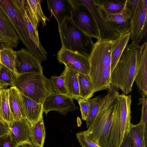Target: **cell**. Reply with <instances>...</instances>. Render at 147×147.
Here are the masks:
<instances>
[{"label": "cell", "instance_id": "cell-19", "mask_svg": "<svg viewBox=\"0 0 147 147\" xmlns=\"http://www.w3.org/2000/svg\"><path fill=\"white\" fill-rule=\"evenodd\" d=\"M120 104L116 99L110 128L108 147H118L120 138Z\"/></svg>", "mask_w": 147, "mask_h": 147}, {"label": "cell", "instance_id": "cell-28", "mask_svg": "<svg viewBox=\"0 0 147 147\" xmlns=\"http://www.w3.org/2000/svg\"><path fill=\"white\" fill-rule=\"evenodd\" d=\"M77 77L80 99L85 100L90 99L93 96L94 92L89 75L78 73Z\"/></svg>", "mask_w": 147, "mask_h": 147}, {"label": "cell", "instance_id": "cell-18", "mask_svg": "<svg viewBox=\"0 0 147 147\" xmlns=\"http://www.w3.org/2000/svg\"><path fill=\"white\" fill-rule=\"evenodd\" d=\"M39 0H25V7L28 15L34 28L37 29L40 22L43 27L47 24L46 22L49 19L43 12Z\"/></svg>", "mask_w": 147, "mask_h": 147}, {"label": "cell", "instance_id": "cell-16", "mask_svg": "<svg viewBox=\"0 0 147 147\" xmlns=\"http://www.w3.org/2000/svg\"><path fill=\"white\" fill-rule=\"evenodd\" d=\"M48 9L56 19L58 26L66 18L70 19L72 5L70 0H47Z\"/></svg>", "mask_w": 147, "mask_h": 147}, {"label": "cell", "instance_id": "cell-29", "mask_svg": "<svg viewBox=\"0 0 147 147\" xmlns=\"http://www.w3.org/2000/svg\"><path fill=\"white\" fill-rule=\"evenodd\" d=\"M94 4L100 7L102 10L113 14L121 12L126 0H92Z\"/></svg>", "mask_w": 147, "mask_h": 147}, {"label": "cell", "instance_id": "cell-38", "mask_svg": "<svg viewBox=\"0 0 147 147\" xmlns=\"http://www.w3.org/2000/svg\"><path fill=\"white\" fill-rule=\"evenodd\" d=\"M22 147H34L28 145H25L24 146H22Z\"/></svg>", "mask_w": 147, "mask_h": 147}, {"label": "cell", "instance_id": "cell-40", "mask_svg": "<svg viewBox=\"0 0 147 147\" xmlns=\"http://www.w3.org/2000/svg\"></svg>", "mask_w": 147, "mask_h": 147}, {"label": "cell", "instance_id": "cell-32", "mask_svg": "<svg viewBox=\"0 0 147 147\" xmlns=\"http://www.w3.org/2000/svg\"><path fill=\"white\" fill-rule=\"evenodd\" d=\"M49 79L54 93L68 96L67 90L65 83V75L63 72L60 76H52Z\"/></svg>", "mask_w": 147, "mask_h": 147}, {"label": "cell", "instance_id": "cell-21", "mask_svg": "<svg viewBox=\"0 0 147 147\" xmlns=\"http://www.w3.org/2000/svg\"><path fill=\"white\" fill-rule=\"evenodd\" d=\"M22 95L26 119L31 126H33L43 117V105L36 102L22 94Z\"/></svg>", "mask_w": 147, "mask_h": 147}, {"label": "cell", "instance_id": "cell-25", "mask_svg": "<svg viewBox=\"0 0 147 147\" xmlns=\"http://www.w3.org/2000/svg\"><path fill=\"white\" fill-rule=\"evenodd\" d=\"M29 132L30 146L43 147L46 132L43 117L34 125H30Z\"/></svg>", "mask_w": 147, "mask_h": 147}, {"label": "cell", "instance_id": "cell-3", "mask_svg": "<svg viewBox=\"0 0 147 147\" xmlns=\"http://www.w3.org/2000/svg\"><path fill=\"white\" fill-rule=\"evenodd\" d=\"M104 96L98 113L87 130L83 133L95 144L108 147L115 101L119 94L117 89L111 86Z\"/></svg>", "mask_w": 147, "mask_h": 147}, {"label": "cell", "instance_id": "cell-39", "mask_svg": "<svg viewBox=\"0 0 147 147\" xmlns=\"http://www.w3.org/2000/svg\"><path fill=\"white\" fill-rule=\"evenodd\" d=\"M1 88H0V90H1Z\"/></svg>", "mask_w": 147, "mask_h": 147}, {"label": "cell", "instance_id": "cell-4", "mask_svg": "<svg viewBox=\"0 0 147 147\" xmlns=\"http://www.w3.org/2000/svg\"><path fill=\"white\" fill-rule=\"evenodd\" d=\"M140 47L139 44L133 42L128 45L111 75V86L120 89L126 95L132 90Z\"/></svg>", "mask_w": 147, "mask_h": 147}, {"label": "cell", "instance_id": "cell-26", "mask_svg": "<svg viewBox=\"0 0 147 147\" xmlns=\"http://www.w3.org/2000/svg\"><path fill=\"white\" fill-rule=\"evenodd\" d=\"M16 51L12 47L0 44V64L9 69L18 76L16 67Z\"/></svg>", "mask_w": 147, "mask_h": 147}, {"label": "cell", "instance_id": "cell-13", "mask_svg": "<svg viewBox=\"0 0 147 147\" xmlns=\"http://www.w3.org/2000/svg\"><path fill=\"white\" fill-rule=\"evenodd\" d=\"M134 81L142 95L147 94V42L140 46L137 59Z\"/></svg>", "mask_w": 147, "mask_h": 147}, {"label": "cell", "instance_id": "cell-24", "mask_svg": "<svg viewBox=\"0 0 147 147\" xmlns=\"http://www.w3.org/2000/svg\"><path fill=\"white\" fill-rule=\"evenodd\" d=\"M65 75V81L68 92V96L78 101L80 99L78 82V72L65 67L63 72Z\"/></svg>", "mask_w": 147, "mask_h": 147}, {"label": "cell", "instance_id": "cell-35", "mask_svg": "<svg viewBox=\"0 0 147 147\" xmlns=\"http://www.w3.org/2000/svg\"><path fill=\"white\" fill-rule=\"evenodd\" d=\"M0 147H16L10 133L0 137Z\"/></svg>", "mask_w": 147, "mask_h": 147}, {"label": "cell", "instance_id": "cell-5", "mask_svg": "<svg viewBox=\"0 0 147 147\" xmlns=\"http://www.w3.org/2000/svg\"><path fill=\"white\" fill-rule=\"evenodd\" d=\"M15 87L22 94L42 105L46 98L54 93L49 79L43 73L28 72L19 75Z\"/></svg>", "mask_w": 147, "mask_h": 147}, {"label": "cell", "instance_id": "cell-8", "mask_svg": "<svg viewBox=\"0 0 147 147\" xmlns=\"http://www.w3.org/2000/svg\"><path fill=\"white\" fill-rule=\"evenodd\" d=\"M72 5L70 19L79 29L91 38L99 39L92 17L88 10L77 0H70Z\"/></svg>", "mask_w": 147, "mask_h": 147}, {"label": "cell", "instance_id": "cell-12", "mask_svg": "<svg viewBox=\"0 0 147 147\" xmlns=\"http://www.w3.org/2000/svg\"><path fill=\"white\" fill-rule=\"evenodd\" d=\"M16 67L18 75L28 72L42 73L41 62L27 49L16 51Z\"/></svg>", "mask_w": 147, "mask_h": 147}, {"label": "cell", "instance_id": "cell-34", "mask_svg": "<svg viewBox=\"0 0 147 147\" xmlns=\"http://www.w3.org/2000/svg\"><path fill=\"white\" fill-rule=\"evenodd\" d=\"M80 107L82 119L86 121L89 108V103L87 100L80 99L78 101Z\"/></svg>", "mask_w": 147, "mask_h": 147}, {"label": "cell", "instance_id": "cell-17", "mask_svg": "<svg viewBox=\"0 0 147 147\" xmlns=\"http://www.w3.org/2000/svg\"><path fill=\"white\" fill-rule=\"evenodd\" d=\"M118 98L120 104V144L125 134L128 133L131 124V96L127 95L123 93L119 94Z\"/></svg>", "mask_w": 147, "mask_h": 147}, {"label": "cell", "instance_id": "cell-7", "mask_svg": "<svg viewBox=\"0 0 147 147\" xmlns=\"http://www.w3.org/2000/svg\"><path fill=\"white\" fill-rule=\"evenodd\" d=\"M62 48L89 57L94 44L92 38L78 28L70 19L58 26Z\"/></svg>", "mask_w": 147, "mask_h": 147}, {"label": "cell", "instance_id": "cell-2", "mask_svg": "<svg viewBox=\"0 0 147 147\" xmlns=\"http://www.w3.org/2000/svg\"><path fill=\"white\" fill-rule=\"evenodd\" d=\"M113 40L99 39L93 45L89 57L88 75L94 92L111 87V55Z\"/></svg>", "mask_w": 147, "mask_h": 147}, {"label": "cell", "instance_id": "cell-33", "mask_svg": "<svg viewBox=\"0 0 147 147\" xmlns=\"http://www.w3.org/2000/svg\"><path fill=\"white\" fill-rule=\"evenodd\" d=\"M76 137L82 147H102L92 141L82 131L77 133Z\"/></svg>", "mask_w": 147, "mask_h": 147}, {"label": "cell", "instance_id": "cell-22", "mask_svg": "<svg viewBox=\"0 0 147 147\" xmlns=\"http://www.w3.org/2000/svg\"><path fill=\"white\" fill-rule=\"evenodd\" d=\"M130 38L131 33L129 32L121 35L113 40L111 55V74L115 67L124 50L128 45Z\"/></svg>", "mask_w": 147, "mask_h": 147}, {"label": "cell", "instance_id": "cell-15", "mask_svg": "<svg viewBox=\"0 0 147 147\" xmlns=\"http://www.w3.org/2000/svg\"><path fill=\"white\" fill-rule=\"evenodd\" d=\"M19 38L5 13L0 8V43L16 48Z\"/></svg>", "mask_w": 147, "mask_h": 147}, {"label": "cell", "instance_id": "cell-20", "mask_svg": "<svg viewBox=\"0 0 147 147\" xmlns=\"http://www.w3.org/2000/svg\"><path fill=\"white\" fill-rule=\"evenodd\" d=\"M9 100L14 121L26 119L22 94L16 87H10L9 88Z\"/></svg>", "mask_w": 147, "mask_h": 147}, {"label": "cell", "instance_id": "cell-36", "mask_svg": "<svg viewBox=\"0 0 147 147\" xmlns=\"http://www.w3.org/2000/svg\"><path fill=\"white\" fill-rule=\"evenodd\" d=\"M118 147H134L129 132L127 134H125Z\"/></svg>", "mask_w": 147, "mask_h": 147}, {"label": "cell", "instance_id": "cell-30", "mask_svg": "<svg viewBox=\"0 0 147 147\" xmlns=\"http://www.w3.org/2000/svg\"><path fill=\"white\" fill-rule=\"evenodd\" d=\"M18 76L11 70L0 64V87L5 88L8 86H15Z\"/></svg>", "mask_w": 147, "mask_h": 147}, {"label": "cell", "instance_id": "cell-31", "mask_svg": "<svg viewBox=\"0 0 147 147\" xmlns=\"http://www.w3.org/2000/svg\"><path fill=\"white\" fill-rule=\"evenodd\" d=\"M103 98L104 96L102 97L101 95H99L87 100L89 103V108L86 121L87 129L95 118Z\"/></svg>", "mask_w": 147, "mask_h": 147}, {"label": "cell", "instance_id": "cell-27", "mask_svg": "<svg viewBox=\"0 0 147 147\" xmlns=\"http://www.w3.org/2000/svg\"><path fill=\"white\" fill-rule=\"evenodd\" d=\"M147 128L139 123L131 124L129 133L134 147H146L147 145Z\"/></svg>", "mask_w": 147, "mask_h": 147}, {"label": "cell", "instance_id": "cell-6", "mask_svg": "<svg viewBox=\"0 0 147 147\" xmlns=\"http://www.w3.org/2000/svg\"><path fill=\"white\" fill-rule=\"evenodd\" d=\"M95 5L101 21L103 34L107 39L113 40L121 35L130 32L131 17L130 0H126L123 8L118 13L107 12L102 10L100 7Z\"/></svg>", "mask_w": 147, "mask_h": 147}, {"label": "cell", "instance_id": "cell-11", "mask_svg": "<svg viewBox=\"0 0 147 147\" xmlns=\"http://www.w3.org/2000/svg\"><path fill=\"white\" fill-rule=\"evenodd\" d=\"M43 106V112L46 115L51 111H55L60 114L65 115L69 112L78 109L71 97L54 93L46 98Z\"/></svg>", "mask_w": 147, "mask_h": 147}, {"label": "cell", "instance_id": "cell-23", "mask_svg": "<svg viewBox=\"0 0 147 147\" xmlns=\"http://www.w3.org/2000/svg\"><path fill=\"white\" fill-rule=\"evenodd\" d=\"M9 88L0 90V120L10 128L14 121L9 103Z\"/></svg>", "mask_w": 147, "mask_h": 147}, {"label": "cell", "instance_id": "cell-9", "mask_svg": "<svg viewBox=\"0 0 147 147\" xmlns=\"http://www.w3.org/2000/svg\"><path fill=\"white\" fill-rule=\"evenodd\" d=\"M147 0H139L136 11L131 14V38L137 44L141 42L147 32Z\"/></svg>", "mask_w": 147, "mask_h": 147}, {"label": "cell", "instance_id": "cell-14", "mask_svg": "<svg viewBox=\"0 0 147 147\" xmlns=\"http://www.w3.org/2000/svg\"><path fill=\"white\" fill-rule=\"evenodd\" d=\"M30 124L25 118L15 120L10 127V134L16 147L31 146L29 128Z\"/></svg>", "mask_w": 147, "mask_h": 147}, {"label": "cell", "instance_id": "cell-10", "mask_svg": "<svg viewBox=\"0 0 147 147\" xmlns=\"http://www.w3.org/2000/svg\"><path fill=\"white\" fill-rule=\"evenodd\" d=\"M89 57L61 47L57 54V60L65 67L78 73L88 74L90 67Z\"/></svg>", "mask_w": 147, "mask_h": 147}, {"label": "cell", "instance_id": "cell-37", "mask_svg": "<svg viewBox=\"0 0 147 147\" xmlns=\"http://www.w3.org/2000/svg\"><path fill=\"white\" fill-rule=\"evenodd\" d=\"M10 132V128L0 120V137L8 134Z\"/></svg>", "mask_w": 147, "mask_h": 147}, {"label": "cell", "instance_id": "cell-1", "mask_svg": "<svg viewBox=\"0 0 147 147\" xmlns=\"http://www.w3.org/2000/svg\"><path fill=\"white\" fill-rule=\"evenodd\" d=\"M0 8L5 13L19 39L28 50L41 62L47 59V53L42 45L37 29L27 24L16 0H0Z\"/></svg>", "mask_w": 147, "mask_h": 147}]
</instances>
